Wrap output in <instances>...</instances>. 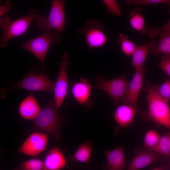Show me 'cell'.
<instances>
[{
  "instance_id": "cell-25",
  "label": "cell",
  "mask_w": 170,
  "mask_h": 170,
  "mask_svg": "<svg viewBox=\"0 0 170 170\" xmlns=\"http://www.w3.org/2000/svg\"><path fill=\"white\" fill-rule=\"evenodd\" d=\"M44 163L37 159L26 161L20 164L15 170H43Z\"/></svg>"
},
{
  "instance_id": "cell-5",
  "label": "cell",
  "mask_w": 170,
  "mask_h": 170,
  "mask_svg": "<svg viewBox=\"0 0 170 170\" xmlns=\"http://www.w3.org/2000/svg\"><path fill=\"white\" fill-rule=\"evenodd\" d=\"M65 2L62 0H53L48 17L40 15L36 21L38 27L44 31L54 29L63 34L65 22Z\"/></svg>"
},
{
  "instance_id": "cell-2",
  "label": "cell",
  "mask_w": 170,
  "mask_h": 170,
  "mask_svg": "<svg viewBox=\"0 0 170 170\" xmlns=\"http://www.w3.org/2000/svg\"><path fill=\"white\" fill-rule=\"evenodd\" d=\"M57 110L54 99L50 100L33 120L32 131L42 132L53 136L57 141L60 140L61 123Z\"/></svg>"
},
{
  "instance_id": "cell-8",
  "label": "cell",
  "mask_w": 170,
  "mask_h": 170,
  "mask_svg": "<svg viewBox=\"0 0 170 170\" xmlns=\"http://www.w3.org/2000/svg\"><path fill=\"white\" fill-rule=\"evenodd\" d=\"M129 84L126 75L123 74L108 80L99 78L94 87L106 92L117 106L119 101L125 96Z\"/></svg>"
},
{
  "instance_id": "cell-33",
  "label": "cell",
  "mask_w": 170,
  "mask_h": 170,
  "mask_svg": "<svg viewBox=\"0 0 170 170\" xmlns=\"http://www.w3.org/2000/svg\"><path fill=\"white\" fill-rule=\"evenodd\" d=\"M170 159L169 160V162L168 164L167 165V166L169 169H170Z\"/></svg>"
},
{
  "instance_id": "cell-11",
  "label": "cell",
  "mask_w": 170,
  "mask_h": 170,
  "mask_svg": "<svg viewBox=\"0 0 170 170\" xmlns=\"http://www.w3.org/2000/svg\"><path fill=\"white\" fill-rule=\"evenodd\" d=\"M146 67L135 70V72L130 82L127 94L122 99L125 104L137 106L138 97L142 86Z\"/></svg>"
},
{
  "instance_id": "cell-7",
  "label": "cell",
  "mask_w": 170,
  "mask_h": 170,
  "mask_svg": "<svg viewBox=\"0 0 170 170\" xmlns=\"http://www.w3.org/2000/svg\"><path fill=\"white\" fill-rule=\"evenodd\" d=\"M77 31L84 37L86 43L89 48L102 47L108 42L104 26L96 20H88L85 24L80 28Z\"/></svg>"
},
{
  "instance_id": "cell-22",
  "label": "cell",
  "mask_w": 170,
  "mask_h": 170,
  "mask_svg": "<svg viewBox=\"0 0 170 170\" xmlns=\"http://www.w3.org/2000/svg\"><path fill=\"white\" fill-rule=\"evenodd\" d=\"M161 136L155 130H151L146 133L144 139V144L146 149L149 151H155Z\"/></svg>"
},
{
  "instance_id": "cell-18",
  "label": "cell",
  "mask_w": 170,
  "mask_h": 170,
  "mask_svg": "<svg viewBox=\"0 0 170 170\" xmlns=\"http://www.w3.org/2000/svg\"><path fill=\"white\" fill-rule=\"evenodd\" d=\"M91 88L85 79L74 84L72 87V93L75 99L81 104H86L89 99Z\"/></svg>"
},
{
  "instance_id": "cell-17",
  "label": "cell",
  "mask_w": 170,
  "mask_h": 170,
  "mask_svg": "<svg viewBox=\"0 0 170 170\" xmlns=\"http://www.w3.org/2000/svg\"><path fill=\"white\" fill-rule=\"evenodd\" d=\"M104 154L107 160L108 170H122L126 165L122 145L111 150L105 151Z\"/></svg>"
},
{
  "instance_id": "cell-9",
  "label": "cell",
  "mask_w": 170,
  "mask_h": 170,
  "mask_svg": "<svg viewBox=\"0 0 170 170\" xmlns=\"http://www.w3.org/2000/svg\"><path fill=\"white\" fill-rule=\"evenodd\" d=\"M69 55L65 52L61 57L59 63V70L54 87V102L58 110L61 107L67 94L68 79L67 68L71 64L68 60Z\"/></svg>"
},
{
  "instance_id": "cell-23",
  "label": "cell",
  "mask_w": 170,
  "mask_h": 170,
  "mask_svg": "<svg viewBox=\"0 0 170 170\" xmlns=\"http://www.w3.org/2000/svg\"><path fill=\"white\" fill-rule=\"evenodd\" d=\"M118 37L116 43L120 45L122 52L127 56L132 55L137 46L128 39L127 35L120 33L118 34Z\"/></svg>"
},
{
  "instance_id": "cell-28",
  "label": "cell",
  "mask_w": 170,
  "mask_h": 170,
  "mask_svg": "<svg viewBox=\"0 0 170 170\" xmlns=\"http://www.w3.org/2000/svg\"><path fill=\"white\" fill-rule=\"evenodd\" d=\"M129 4L137 5L162 4L167 5L169 8V13L170 14V0H129L126 1Z\"/></svg>"
},
{
  "instance_id": "cell-30",
  "label": "cell",
  "mask_w": 170,
  "mask_h": 170,
  "mask_svg": "<svg viewBox=\"0 0 170 170\" xmlns=\"http://www.w3.org/2000/svg\"><path fill=\"white\" fill-rule=\"evenodd\" d=\"M168 29H170V19L165 25L159 28L151 27L148 29L147 33L150 37L153 38L157 37L162 31Z\"/></svg>"
},
{
  "instance_id": "cell-16",
  "label": "cell",
  "mask_w": 170,
  "mask_h": 170,
  "mask_svg": "<svg viewBox=\"0 0 170 170\" xmlns=\"http://www.w3.org/2000/svg\"><path fill=\"white\" fill-rule=\"evenodd\" d=\"M137 111V106L127 104L119 106L114 114L115 120L120 127H127L133 122Z\"/></svg>"
},
{
  "instance_id": "cell-10",
  "label": "cell",
  "mask_w": 170,
  "mask_h": 170,
  "mask_svg": "<svg viewBox=\"0 0 170 170\" xmlns=\"http://www.w3.org/2000/svg\"><path fill=\"white\" fill-rule=\"evenodd\" d=\"M48 134L34 132L25 140L17 152L30 156H35L42 152L48 144Z\"/></svg>"
},
{
  "instance_id": "cell-14",
  "label": "cell",
  "mask_w": 170,
  "mask_h": 170,
  "mask_svg": "<svg viewBox=\"0 0 170 170\" xmlns=\"http://www.w3.org/2000/svg\"><path fill=\"white\" fill-rule=\"evenodd\" d=\"M43 170H60L66 164V159L59 147H54L45 157Z\"/></svg>"
},
{
  "instance_id": "cell-27",
  "label": "cell",
  "mask_w": 170,
  "mask_h": 170,
  "mask_svg": "<svg viewBox=\"0 0 170 170\" xmlns=\"http://www.w3.org/2000/svg\"><path fill=\"white\" fill-rule=\"evenodd\" d=\"M103 2L109 13L117 16H120L121 15L120 9L116 0H103Z\"/></svg>"
},
{
  "instance_id": "cell-29",
  "label": "cell",
  "mask_w": 170,
  "mask_h": 170,
  "mask_svg": "<svg viewBox=\"0 0 170 170\" xmlns=\"http://www.w3.org/2000/svg\"><path fill=\"white\" fill-rule=\"evenodd\" d=\"M158 67L170 76V54H165L161 56Z\"/></svg>"
},
{
  "instance_id": "cell-6",
  "label": "cell",
  "mask_w": 170,
  "mask_h": 170,
  "mask_svg": "<svg viewBox=\"0 0 170 170\" xmlns=\"http://www.w3.org/2000/svg\"><path fill=\"white\" fill-rule=\"evenodd\" d=\"M54 83L45 72H30L21 80L9 87L1 90L6 94L9 90L20 88L31 91H41L48 92L54 91Z\"/></svg>"
},
{
  "instance_id": "cell-3",
  "label": "cell",
  "mask_w": 170,
  "mask_h": 170,
  "mask_svg": "<svg viewBox=\"0 0 170 170\" xmlns=\"http://www.w3.org/2000/svg\"><path fill=\"white\" fill-rule=\"evenodd\" d=\"M146 90L148 118L158 125L166 127L170 131V108L168 102L159 96L155 86H148Z\"/></svg>"
},
{
  "instance_id": "cell-31",
  "label": "cell",
  "mask_w": 170,
  "mask_h": 170,
  "mask_svg": "<svg viewBox=\"0 0 170 170\" xmlns=\"http://www.w3.org/2000/svg\"><path fill=\"white\" fill-rule=\"evenodd\" d=\"M11 6V3L8 1H6L3 5H0V17L3 16L5 13L8 11Z\"/></svg>"
},
{
  "instance_id": "cell-12",
  "label": "cell",
  "mask_w": 170,
  "mask_h": 170,
  "mask_svg": "<svg viewBox=\"0 0 170 170\" xmlns=\"http://www.w3.org/2000/svg\"><path fill=\"white\" fill-rule=\"evenodd\" d=\"M161 154L156 152L138 151L133 158L128 167V170H139L150 164L160 161Z\"/></svg>"
},
{
  "instance_id": "cell-32",
  "label": "cell",
  "mask_w": 170,
  "mask_h": 170,
  "mask_svg": "<svg viewBox=\"0 0 170 170\" xmlns=\"http://www.w3.org/2000/svg\"><path fill=\"white\" fill-rule=\"evenodd\" d=\"M169 170L167 165H163L160 168H155L152 170Z\"/></svg>"
},
{
  "instance_id": "cell-1",
  "label": "cell",
  "mask_w": 170,
  "mask_h": 170,
  "mask_svg": "<svg viewBox=\"0 0 170 170\" xmlns=\"http://www.w3.org/2000/svg\"><path fill=\"white\" fill-rule=\"evenodd\" d=\"M40 15L35 9L31 8L26 16L14 21L11 20L8 16L0 17V28L3 31L0 37L1 48H6L11 39L23 34L31 23L36 21Z\"/></svg>"
},
{
  "instance_id": "cell-13",
  "label": "cell",
  "mask_w": 170,
  "mask_h": 170,
  "mask_svg": "<svg viewBox=\"0 0 170 170\" xmlns=\"http://www.w3.org/2000/svg\"><path fill=\"white\" fill-rule=\"evenodd\" d=\"M41 109L37 100L32 94L26 97L20 103L19 107L20 116L28 120H34Z\"/></svg>"
},
{
  "instance_id": "cell-4",
  "label": "cell",
  "mask_w": 170,
  "mask_h": 170,
  "mask_svg": "<svg viewBox=\"0 0 170 170\" xmlns=\"http://www.w3.org/2000/svg\"><path fill=\"white\" fill-rule=\"evenodd\" d=\"M43 32V34L24 42L20 48L31 52L39 60L45 72V61L50 47L60 42L62 38L60 34L55 31Z\"/></svg>"
},
{
  "instance_id": "cell-20",
  "label": "cell",
  "mask_w": 170,
  "mask_h": 170,
  "mask_svg": "<svg viewBox=\"0 0 170 170\" xmlns=\"http://www.w3.org/2000/svg\"><path fill=\"white\" fill-rule=\"evenodd\" d=\"M159 39L155 49L151 52L153 55L161 54H170V29L164 30L160 33Z\"/></svg>"
},
{
  "instance_id": "cell-15",
  "label": "cell",
  "mask_w": 170,
  "mask_h": 170,
  "mask_svg": "<svg viewBox=\"0 0 170 170\" xmlns=\"http://www.w3.org/2000/svg\"><path fill=\"white\" fill-rule=\"evenodd\" d=\"M156 46V42L154 40L137 46L132 55V65L135 68V70L141 69L145 66L144 63L147 55L155 49Z\"/></svg>"
},
{
  "instance_id": "cell-24",
  "label": "cell",
  "mask_w": 170,
  "mask_h": 170,
  "mask_svg": "<svg viewBox=\"0 0 170 170\" xmlns=\"http://www.w3.org/2000/svg\"><path fill=\"white\" fill-rule=\"evenodd\" d=\"M155 151L167 157L170 156V131L161 136Z\"/></svg>"
},
{
  "instance_id": "cell-21",
  "label": "cell",
  "mask_w": 170,
  "mask_h": 170,
  "mask_svg": "<svg viewBox=\"0 0 170 170\" xmlns=\"http://www.w3.org/2000/svg\"><path fill=\"white\" fill-rule=\"evenodd\" d=\"M93 150L92 143L87 141L80 145L72 158L73 162H79L88 163Z\"/></svg>"
},
{
  "instance_id": "cell-19",
  "label": "cell",
  "mask_w": 170,
  "mask_h": 170,
  "mask_svg": "<svg viewBox=\"0 0 170 170\" xmlns=\"http://www.w3.org/2000/svg\"><path fill=\"white\" fill-rule=\"evenodd\" d=\"M142 8L136 7L129 13V19L131 26L144 35L147 33L148 29L145 25L144 16L141 14Z\"/></svg>"
},
{
  "instance_id": "cell-26",
  "label": "cell",
  "mask_w": 170,
  "mask_h": 170,
  "mask_svg": "<svg viewBox=\"0 0 170 170\" xmlns=\"http://www.w3.org/2000/svg\"><path fill=\"white\" fill-rule=\"evenodd\" d=\"M155 87L159 96L168 102L170 99V80H166L161 86H155Z\"/></svg>"
}]
</instances>
